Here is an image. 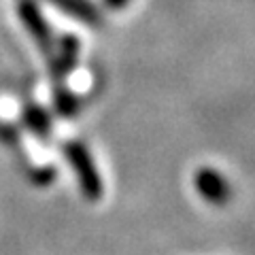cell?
<instances>
[{
	"label": "cell",
	"instance_id": "obj_1",
	"mask_svg": "<svg viewBox=\"0 0 255 255\" xmlns=\"http://www.w3.org/2000/svg\"><path fill=\"white\" fill-rule=\"evenodd\" d=\"M66 157L70 159V164L75 166L83 194L87 198H92V200L100 198V194H102V181L98 177V172H96V166L92 162L90 153H87L81 145H68L66 147Z\"/></svg>",
	"mask_w": 255,
	"mask_h": 255
},
{
	"label": "cell",
	"instance_id": "obj_2",
	"mask_svg": "<svg viewBox=\"0 0 255 255\" xmlns=\"http://www.w3.org/2000/svg\"><path fill=\"white\" fill-rule=\"evenodd\" d=\"M194 183L198 194L213 204H223L230 198V183L226 181L223 174L215 172L213 168H202L196 174Z\"/></svg>",
	"mask_w": 255,
	"mask_h": 255
},
{
	"label": "cell",
	"instance_id": "obj_3",
	"mask_svg": "<svg viewBox=\"0 0 255 255\" xmlns=\"http://www.w3.org/2000/svg\"><path fill=\"white\" fill-rule=\"evenodd\" d=\"M51 2L58 6V9H62L64 13H70L73 17L87 21V23H96V17H98L96 9L87 0H51Z\"/></svg>",
	"mask_w": 255,
	"mask_h": 255
},
{
	"label": "cell",
	"instance_id": "obj_4",
	"mask_svg": "<svg viewBox=\"0 0 255 255\" xmlns=\"http://www.w3.org/2000/svg\"><path fill=\"white\" fill-rule=\"evenodd\" d=\"M21 15H23L26 26L32 32V36H36V41H41V43H47V26L41 17V13L34 6H21Z\"/></svg>",
	"mask_w": 255,
	"mask_h": 255
},
{
	"label": "cell",
	"instance_id": "obj_5",
	"mask_svg": "<svg viewBox=\"0 0 255 255\" xmlns=\"http://www.w3.org/2000/svg\"><path fill=\"white\" fill-rule=\"evenodd\" d=\"M128 2V0H107L109 6H113V9H119V6H124Z\"/></svg>",
	"mask_w": 255,
	"mask_h": 255
}]
</instances>
